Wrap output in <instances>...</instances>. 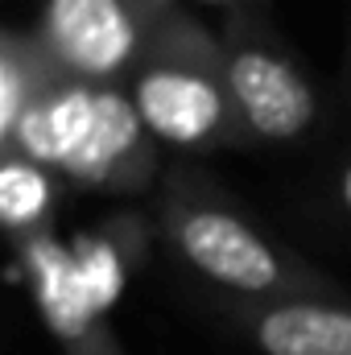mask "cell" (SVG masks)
Masks as SVG:
<instances>
[{"instance_id": "obj_10", "label": "cell", "mask_w": 351, "mask_h": 355, "mask_svg": "<svg viewBox=\"0 0 351 355\" xmlns=\"http://www.w3.org/2000/svg\"><path fill=\"white\" fill-rule=\"evenodd\" d=\"M58 182H62V174H54L29 157H17V153L0 157V223L12 240V248L33 236L54 232Z\"/></svg>"}, {"instance_id": "obj_13", "label": "cell", "mask_w": 351, "mask_h": 355, "mask_svg": "<svg viewBox=\"0 0 351 355\" xmlns=\"http://www.w3.org/2000/svg\"><path fill=\"white\" fill-rule=\"evenodd\" d=\"M343 87L351 95V21H348V58H343Z\"/></svg>"}, {"instance_id": "obj_9", "label": "cell", "mask_w": 351, "mask_h": 355, "mask_svg": "<svg viewBox=\"0 0 351 355\" xmlns=\"http://www.w3.org/2000/svg\"><path fill=\"white\" fill-rule=\"evenodd\" d=\"M157 236V223L141 219V215H108L103 223L87 227L75 244H71V261L91 293V302L108 314L120 293L128 289V277L137 272L149 240Z\"/></svg>"}, {"instance_id": "obj_1", "label": "cell", "mask_w": 351, "mask_h": 355, "mask_svg": "<svg viewBox=\"0 0 351 355\" xmlns=\"http://www.w3.org/2000/svg\"><path fill=\"white\" fill-rule=\"evenodd\" d=\"M153 223L170 257L194 281L215 289L232 310L343 297V289L323 268L264 232L240 202H232L198 170L174 166L170 174H162Z\"/></svg>"}, {"instance_id": "obj_3", "label": "cell", "mask_w": 351, "mask_h": 355, "mask_svg": "<svg viewBox=\"0 0 351 355\" xmlns=\"http://www.w3.org/2000/svg\"><path fill=\"white\" fill-rule=\"evenodd\" d=\"M228 87L248 145H298L323 120V99L293 46L257 4H236L219 21Z\"/></svg>"}, {"instance_id": "obj_12", "label": "cell", "mask_w": 351, "mask_h": 355, "mask_svg": "<svg viewBox=\"0 0 351 355\" xmlns=\"http://www.w3.org/2000/svg\"><path fill=\"white\" fill-rule=\"evenodd\" d=\"M335 198H339V207H343V215L351 219V157L339 166V174H335Z\"/></svg>"}, {"instance_id": "obj_11", "label": "cell", "mask_w": 351, "mask_h": 355, "mask_svg": "<svg viewBox=\"0 0 351 355\" xmlns=\"http://www.w3.org/2000/svg\"><path fill=\"white\" fill-rule=\"evenodd\" d=\"M62 79V67L42 46L37 29H4L0 37V132L21 120V112Z\"/></svg>"}, {"instance_id": "obj_14", "label": "cell", "mask_w": 351, "mask_h": 355, "mask_svg": "<svg viewBox=\"0 0 351 355\" xmlns=\"http://www.w3.org/2000/svg\"><path fill=\"white\" fill-rule=\"evenodd\" d=\"M236 4H240V0H228V8H236Z\"/></svg>"}, {"instance_id": "obj_4", "label": "cell", "mask_w": 351, "mask_h": 355, "mask_svg": "<svg viewBox=\"0 0 351 355\" xmlns=\"http://www.w3.org/2000/svg\"><path fill=\"white\" fill-rule=\"evenodd\" d=\"M182 0H46L37 37L62 75L87 87H124L153 29Z\"/></svg>"}, {"instance_id": "obj_5", "label": "cell", "mask_w": 351, "mask_h": 355, "mask_svg": "<svg viewBox=\"0 0 351 355\" xmlns=\"http://www.w3.org/2000/svg\"><path fill=\"white\" fill-rule=\"evenodd\" d=\"M62 182L91 194H141L162 182V145L124 87H99L87 137L62 166Z\"/></svg>"}, {"instance_id": "obj_6", "label": "cell", "mask_w": 351, "mask_h": 355, "mask_svg": "<svg viewBox=\"0 0 351 355\" xmlns=\"http://www.w3.org/2000/svg\"><path fill=\"white\" fill-rule=\"evenodd\" d=\"M17 261L25 268L33 306H37L50 339L58 343V352L62 355H124L116 335H112V327H108V314L91 302V293L83 289V281L75 272V261H71V248L54 232L17 244Z\"/></svg>"}, {"instance_id": "obj_7", "label": "cell", "mask_w": 351, "mask_h": 355, "mask_svg": "<svg viewBox=\"0 0 351 355\" xmlns=\"http://www.w3.org/2000/svg\"><path fill=\"white\" fill-rule=\"evenodd\" d=\"M240 335L261 355H351V302H281L232 310Z\"/></svg>"}, {"instance_id": "obj_2", "label": "cell", "mask_w": 351, "mask_h": 355, "mask_svg": "<svg viewBox=\"0 0 351 355\" xmlns=\"http://www.w3.org/2000/svg\"><path fill=\"white\" fill-rule=\"evenodd\" d=\"M124 91L162 149L174 153L252 149L228 87L219 33H211L186 4L162 17Z\"/></svg>"}, {"instance_id": "obj_8", "label": "cell", "mask_w": 351, "mask_h": 355, "mask_svg": "<svg viewBox=\"0 0 351 355\" xmlns=\"http://www.w3.org/2000/svg\"><path fill=\"white\" fill-rule=\"evenodd\" d=\"M95 95L99 87H87L71 75H62L50 91H42L12 128L0 132V153H17L29 157L54 174H62V166L75 157V149L83 145L95 112Z\"/></svg>"}]
</instances>
